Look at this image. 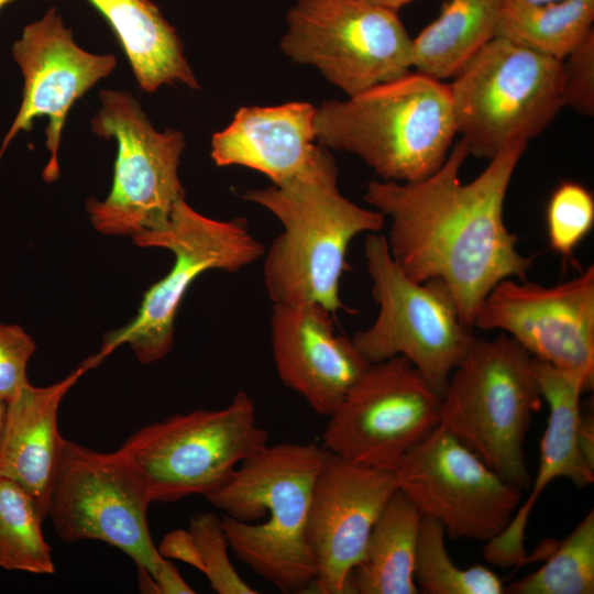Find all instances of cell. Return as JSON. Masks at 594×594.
<instances>
[{
  "label": "cell",
  "mask_w": 594,
  "mask_h": 594,
  "mask_svg": "<svg viewBox=\"0 0 594 594\" xmlns=\"http://www.w3.org/2000/svg\"><path fill=\"white\" fill-rule=\"evenodd\" d=\"M528 143L513 144L490 160L471 182L460 172L469 151L460 139L442 166L413 183L371 180L364 199L388 217L393 260L413 280H442L462 320L474 318L503 279H526L534 256L517 250L518 237L504 221V202Z\"/></svg>",
  "instance_id": "obj_1"
},
{
  "label": "cell",
  "mask_w": 594,
  "mask_h": 594,
  "mask_svg": "<svg viewBox=\"0 0 594 594\" xmlns=\"http://www.w3.org/2000/svg\"><path fill=\"white\" fill-rule=\"evenodd\" d=\"M330 457L314 442L267 444L205 495L222 512L235 557L285 594L304 593L316 579L306 528L317 477Z\"/></svg>",
  "instance_id": "obj_2"
},
{
  "label": "cell",
  "mask_w": 594,
  "mask_h": 594,
  "mask_svg": "<svg viewBox=\"0 0 594 594\" xmlns=\"http://www.w3.org/2000/svg\"><path fill=\"white\" fill-rule=\"evenodd\" d=\"M338 174L334 158L320 145L298 175L242 195L283 226L264 254V284L273 305L318 304L332 314L346 309L340 282L348 248L355 237L378 232L385 217L344 197Z\"/></svg>",
  "instance_id": "obj_3"
},
{
  "label": "cell",
  "mask_w": 594,
  "mask_h": 594,
  "mask_svg": "<svg viewBox=\"0 0 594 594\" xmlns=\"http://www.w3.org/2000/svg\"><path fill=\"white\" fill-rule=\"evenodd\" d=\"M320 145L359 156L382 180L413 183L436 173L457 135L448 84L418 72L316 110Z\"/></svg>",
  "instance_id": "obj_4"
},
{
  "label": "cell",
  "mask_w": 594,
  "mask_h": 594,
  "mask_svg": "<svg viewBox=\"0 0 594 594\" xmlns=\"http://www.w3.org/2000/svg\"><path fill=\"white\" fill-rule=\"evenodd\" d=\"M541 405L532 356L505 333L476 338L448 380L439 425L524 490L531 483L525 440Z\"/></svg>",
  "instance_id": "obj_5"
},
{
  "label": "cell",
  "mask_w": 594,
  "mask_h": 594,
  "mask_svg": "<svg viewBox=\"0 0 594 594\" xmlns=\"http://www.w3.org/2000/svg\"><path fill=\"white\" fill-rule=\"evenodd\" d=\"M448 84L457 134L491 160L539 136L563 108L561 61L495 36Z\"/></svg>",
  "instance_id": "obj_6"
},
{
  "label": "cell",
  "mask_w": 594,
  "mask_h": 594,
  "mask_svg": "<svg viewBox=\"0 0 594 594\" xmlns=\"http://www.w3.org/2000/svg\"><path fill=\"white\" fill-rule=\"evenodd\" d=\"M374 322L351 338L367 363L404 356L440 396L453 370L475 341L455 299L440 279L418 283L393 260L386 237L369 233L364 243Z\"/></svg>",
  "instance_id": "obj_7"
},
{
  "label": "cell",
  "mask_w": 594,
  "mask_h": 594,
  "mask_svg": "<svg viewBox=\"0 0 594 594\" xmlns=\"http://www.w3.org/2000/svg\"><path fill=\"white\" fill-rule=\"evenodd\" d=\"M141 248L173 253L169 272L144 294L138 315L106 334L97 364L116 348L128 343L144 364L164 359L174 345L177 310L191 284L205 272L237 273L258 261L265 246L249 230L246 220L206 217L179 199L165 227L132 237Z\"/></svg>",
  "instance_id": "obj_8"
},
{
  "label": "cell",
  "mask_w": 594,
  "mask_h": 594,
  "mask_svg": "<svg viewBox=\"0 0 594 594\" xmlns=\"http://www.w3.org/2000/svg\"><path fill=\"white\" fill-rule=\"evenodd\" d=\"M253 398L238 391L217 410H194L147 425L118 449L138 470L152 502H177L224 484L268 444Z\"/></svg>",
  "instance_id": "obj_9"
},
{
  "label": "cell",
  "mask_w": 594,
  "mask_h": 594,
  "mask_svg": "<svg viewBox=\"0 0 594 594\" xmlns=\"http://www.w3.org/2000/svg\"><path fill=\"white\" fill-rule=\"evenodd\" d=\"M100 101L91 129L100 138L114 139L118 153L109 195L86 202L90 221L106 235L160 230L185 198L178 176L184 135L170 129L156 131L129 92L103 90Z\"/></svg>",
  "instance_id": "obj_10"
},
{
  "label": "cell",
  "mask_w": 594,
  "mask_h": 594,
  "mask_svg": "<svg viewBox=\"0 0 594 594\" xmlns=\"http://www.w3.org/2000/svg\"><path fill=\"white\" fill-rule=\"evenodd\" d=\"M151 503L140 473L118 450L99 452L63 438L46 510L61 539L103 541L154 578L164 558L150 534Z\"/></svg>",
  "instance_id": "obj_11"
},
{
  "label": "cell",
  "mask_w": 594,
  "mask_h": 594,
  "mask_svg": "<svg viewBox=\"0 0 594 594\" xmlns=\"http://www.w3.org/2000/svg\"><path fill=\"white\" fill-rule=\"evenodd\" d=\"M286 21L283 52L349 97L411 72L413 38L396 12L364 0H298Z\"/></svg>",
  "instance_id": "obj_12"
},
{
  "label": "cell",
  "mask_w": 594,
  "mask_h": 594,
  "mask_svg": "<svg viewBox=\"0 0 594 594\" xmlns=\"http://www.w3.org/2000/svg\"><path fill=\"white\" fill-rule=\"evenodd\" d=\"M440 399L404 356L370 363L322 433V447L342 460L394 471L440 421Z\"/></svg>",
  "instance_id": "obj_13"
},
{
  "label": "cell",
  "mask_w": 594,
  "mask_h": 594,
  "mask_svg": "<svg viewBox=\"0 0 594 594\" xmlns=\"http://www.w3.org/2000/svg\"><path fill=\"white\" fill-rule=\"evenodd\" d=\"M397 487L452 538L487 542L509 524L521 488L438 425L394 469Z\"/></svg>",
  "instance_id": "obj_14"
},
{
  "label": "cell",
  "mask_w": 594,
  "mask_h": 594,
  "mask_svg": "<svg viewBox=\"0 0 594 594\" xmlns=\"http://www.w3.org/2000/svg\"><path fill=\"white\" fill-rule=\"evenodd\" d=\"M499 330L534 359L581 375L594 385V266L556 286L501 280L473 321Z\"/></svg>",
  "instance_id": "obj_15"
},
{
  "label": "cell",
  "mask_w": 594,
  "mask_h": 594,
  "mask_svg": "<svg viewBox=\"0 0 594 594\" xmlns=\"http://www.w3.org/2000/svg\"><path fill=\"white\" fill-rule=\"evenodd\" d=\"M12 54L24 77L23 98L3 139L0 158L20 131L30 130L36 117L45 116L48 118L45 133L50 158L43 177L52 183L59 175L58 147L70 107L112 73L117 59L113 55L92 54L78 46L55 8L23 29Z\"/></svg>",
  "instance_id": "obj_16"
},
{
  "label": "cell",
  "mask_w": 594,
  "mask_h": 594,
  "mask_svg": "<svg viewBox=\"0 0 594 594\" xmlns=\"http://www.w3.org/2000/svg\"><path fill=\"white\" fill-rule=\"evenodd\" d=\"M397 490L393 471L331 454L317 477L306 528L316 563V592L350 593L352 571L363 558L377 518Z\"/></svg>",
  "instance_id": "obj_17"
},
{
  "label": "cell",
  "mask_w": 594,
  "mask_h": 594,
  "mask_svg": "<svg viewBox=\"0 0 594 594\" xmlns=\"http://www.w3.org/2000/svg\"><path fill=\"white\" fill-rule=\"evenodd\" d=\"M318 304L273 305L271 346L278 378L318 415L329 417L370 363L338 336Z\"/></svg>",
  "instance_id": "obj_18"
},
{
  "label": "cell",
  "mask_w": 594,
  "mask_h": 594,
  "mask_svg": "<svg viewBox=\"0 0 594 594\" xmlns=\"http://www.w3.org/2000/svg\"><path fill=\"white\" fill-rule=\"evenodd\" d=\"M532 369L549 417L540 442L537 475L527 499L520 504L507 527L484 543L487 562L509 568L528 561L525 535L531 509L541 493L556 479L566 477L584 487L594 482V465L582 454L579 441L581 396L592 389L578 373L532 358Z\"/></svg>",
  "instance_id": "obj_19"
},
{
  "label": "cell",
  "mask_w": 594,
  "mask_h": 594,
  "mask_svg": "<svg viewBox=\"0 0 594 594\" xmlns=\"http://www.w3.org/2000/svg\"><path fill=\"white\" fill-rule=\"evenodd\" d=\"M316 110L309 102L243 107L232 122L213 134L211 157L218 166L255 169L278 185L305 170L315 160Z\"/></svg>",
  "instance_id": "obj_20"
},
{
  "label": "cell",
  "mask_w": 594,
  "mask_h": 594,
  "mask_svg": "<svg viewBox=\"0 0 594 594\" xmlns=\"http://www.w3.org/2000/svg\"><path fill=\"white\" fill-rule=\"evenodd\" d=\"M92 363L88 359L57 383L36 387L28 383L8 403L0 476L25 488L46 518L48 496L57 469L63 437L58 431V408Z\"/></svg>",
  "instance_id": "obj_21"
},
{
  "label": "cell",
  "mask_w": 594,
  "mask_h": 594,
  "mask_svg": "<svg viewBox=\"0 0 594 594\" xmlns=\"http://www.w3.org/2000/svg\"><path fill=\"white\" fill-rule=\"evenodd\" d=\"M119 38L140 87L146 92L180 81L199 85L174 28L150 0H89Z\"/></svg>",
  "instance_id": "obj_22"
},
{
  "label": "cell",
  "mask_w": 594,
  "mask_h": 594,
  "mask_svg": "<svg viewBox=\"0 0 594 594\" xmlns=\"http://www.w3.org/2000/svg\"><path fill=\"white\" fill-rule=\"evenodd\" d=\"M422 515L399 490L389 498L349 582L354 594H417L415 562Z\"/></svg>",
  "instance_id": "obj_23"
},
{
  "label": "cell",
  "mask_w": 594,
  "mask_h": 594,
  "mask_svg": "<svg viewBox=\"0 0 594 594\" xmlns=\"http://www.w3.org/2000/svg\"><path fill=\"white\" fill-rule=\"evenodd\" d=\"M506 0H447L436 20L411 42L416 72L443 80L452 78L496 36Z\"/></svg>",
  "instance_id": "obj_24"
},
{
  "label": "cell",
  "mask_w": 594,
  "mask_h": 594,
  "mask_svg": "<svg viewBox=\"0 0 594 594\" xmlns=\"http://www.w3.org/2000/svg\"><path fill=\"white\" fill-rule=\"evenodd\" d=\"M594 0L522 4L506 0L496 36L562 61L594 32Z\"/></svg>",
  "instance_id": "obj_25"
},
{
  "label": "cell",
  "mask_w": 594,
  "mask_h": 594,
  "mask_svg": "<svg viewBox=\"0 0 594 594\" xmlns=\"http://www.w3.org/2000/svg\"><path fill=\"white\" fill-rule=\"evenodd\" d=\"M45 519L34 497L16 482L0 476V566L9 571L53 574Z\"/></svg>",
  "instance_id": "obj_26"
},
{
  "label": "cell",
  "mask_w": 594,
  "mask_h": 594,
  "mask_svg": "<svg viewBox=\"0 0 594 594\" xmlns=\"http://www.w3.org/2000/svg\"><path fill=\"white\" fill-rule=\"evenodd\" d=\"M510 594H593L594 512L548 556L535 572L505 587Z\"/></svg>",
  "instance_id": "obj_27"
},
{
  "label": "cell",
  "mask_w": 594,
  "mask_h": 594,
  "mask_svg": "<svg viewBox=\"0 0 594 594\" xmlns=\"http://www.w3.org/2000/svg\"><path fill=\"white\" fill-rule=\"evenodd\" d=\"M443 526L422 516L415 562V582L427 594H503L502 580L485 565L459 568L446 546Z\"/></svg>",
  "instance_id": "obj_28"
},
{
  "label": "cell",
  "mask_w": 594,
  "mask_h": 594,
  "mask_svg": "<svg viewBox=\"0 0 594 594\" xmlns=\"http://www.w3.org/2000/svg\"><path fill=\"white\" fill-rule=\"evenodd\" d=\"M546 222L550 246L570 256L593 227V195L579 183H561L549 199Z\"/></svg>",
  "instance_id": "obj_29"
},
{
  "label": "cell",
  "mask_w": 594,
  "mask_h": 594,
  "mask_svg": "<svg viewBox=\"0 0 594 594\" xmlns=\"http://www.w3.org/2000/svg\"><path fill=\"white\" fill-rule=\"evenodd\" d=\"M188 530L198 546L204 570L210 586L219 594H255L237 572L228 554V539L222 519L212 513L195 515Z\"/></svg>",
  "instance_id": "obj_30"
},
{
  "label": "cell",
  "mask_w": 594,
  "mask_h": 594,
  "mask_svg": "<svg viewBox=\"0 0 594 594\" xmlns=\"http://www.w3.org/2000/svg\"><path fill=\"white\" fill-rule=\"evenodd\" d=\"M561 95L563 107L594 114V32L561 61Z\"/></svg>",
  "instance_id": "obj_31"
},
{
  "label": "cell",
  "mask_w": 594,
  "mask_h": 594,
  "mask_svg": "<svg viewBox=\"0 0 594 594\" xmlns=\"http://www.w3.org/2000/svg\"><path fill=\"white\" fill-rule=\"evenodd\" d=\"M35 349L23 328L0 324V399L9 403L30 383L26 366Z\"/></svg>",
  "instance_id": "obj_32"
},
{
  "label": "cell",
  "mask_w": 594,
  "mask_h": 594,
  "mask_svg": "<svg viewBox=\"0 0 594 594\" xmlns=\"http://www.w3.org/2000/svg\"><path fill=\"white\" fill-rule=\"evenodd\" d=\"M157 550L163 558L180 560L202 573L201 556L196 540L188 529H174L167 532Z\"/></svg>",
  "instance_id": "obj_33"
},
{
  "label": "cell",
  "mask_w": 594,
  "mask_h": 594,
  "mask_svg": "<svg viewBox=\"0 0 594 594\" xmlns=\"http://www.w3.org/2000/svg\"><path fill=\"white\" fill-rule=\"evenodd\" d=\"M158 594H191L195 591L184 581L177 568L166 558L155 576Z\"/></svg>",
  "instance_id": "obj_34"
},
{
  "label": "cell",
  "mask_w": 594,
  "mask_h": 594,
  "mask_svg": "<svg viewBox=\"0 0 594 594\" xmlns=\"http://www.w3.org/2000/svg\"><path fill=\"white\" fill-rule=\"evenodd\" d=\"M139 588L142 593H155L158 594V588L153 575L143 566L136 565Z\"/></svg>",
  "instance_id": "obj_35"
},
{
  "label": "cell",
  "mask_w": 594,
  "mask_h": 594,
  "mask_svg": "<svg viewBox=\"0 0 594 594\" xmlns=\"http://www.w3.org/2000/svg\"><path fill=\"white\" fill-rule=\"evenodd\" d=\"M373 6L398 12L403 7L407 6L413 0H364Z\"/></svg>",
  "instance_id": "obj_36"
},
{
  "label": "cell",
  "mask_w": 594,
  "mask_h": 594,
  "mask_svg": "<svg viewBox=\"0 0 594 594\" xmlns=\"http://www.w3.org/2000/svg\"><path fill=\"white\" fill-rule=\"evenodd\" d=\"M7 409H8V403L0 399V453H1L2 442H3V436H4Z\"/></svg>",
  "instance_id": "obj_37"
},
{
  "label": "cell",
  "mask_w": 594,
  "mask_h": 594,
  "mask_svg": "<svg viewBox=\"0 0 594 594\" xmlns=\"http://www.w3.org/2000/svg\"><path fill=\"white\" fill-rule=\"evenodd\" d=\"M516 3H522V4H540V3H547V2H553L559 0H509Z\"/></svg>",
  "instance_id": "obj_38"
},
{
  "label": "cell",
  "mask_w": 594,
  "mask_h": 594,
  "mask_svg": "<svg viewBox=\"0 0 594 594\" xmlns=\"http://www.w3.org/2000/svg\"><path fill=\"white\" fill-rule=\"evenodd\" d=\"M14 0H0V11L3 7H6L7 4H9L10 2H12Z\"/></svg>",
  "instance_id": "obj_39"
}]
</instances>
